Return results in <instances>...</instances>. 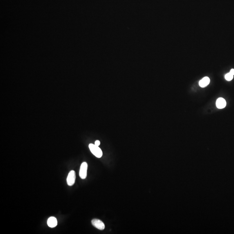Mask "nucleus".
I'll return each instance as SVG.
<instances>
[{
    "label": "nucleus",
    "instance_id": "obj_1",
    "mask_svg": "<svg viewBox=\"0 0 234 234\" xmlns=\"http://www.w3.org/2000/svg\"><path fill=\"white\" fill-rule=\"evenodd\" d=\"M89 148L91 151V153L95 155V156L98 158H101L102 156V152L99 148L98 146L96 145L95 144H90L89 145Z\"/></svg>",
    "mask_w": 234,
    "mask_h": 234
},
{
    "label": "nucleus",
    "instance_id": "obj_2",
    "mask_svg": "<svg viewBox=\"0 0 234 234\" xmlns=\"http://www.w3.org/2000/svg\"><path fill=\"white\" fill-rule=\"evenodd\" d=\"M88 164L86 162H83L81 164L80 171V176L82 179H85L87 176Z\"/></svg>",
    "mask_w": 234,
    "mask_h": 234
},
{
    "label": "nucleus",
    "instance_id": "obj_3",
    "mask_svg": "<svg viewBox=\"0 0 234 234\" xmlns=\"http://www.w3.org/2000/svg\"><path fill=\"white\" fill-rule=\"evenodd\" d=\"M75 178L76 176L75 171H70L67 178V183L68 185L69 186L73 185L75 183Z\"/></svg>",
    "mask_w": 234,
    "mask_h": 234
},
{
    "label": "nucleus",
    "instance_id": "obj_4",
    "mask_svg": "<svg viewBox=\"0 0 234 234\" xmlns=\"http://www.w3.org/2000/svg\"><path fill=\"white\" fill-rule=\"evenodd\" d=\"M91 224L99 230H103L105 229V224L100 220L93 219L91 221Z\"/></svg>",
    "mask_w": 234,
    "mask_h": 234
},
{
    "label": "nucleus",
    "instance_id": "obj_5",
    "mask_svg": "<svg viewBox=\"0 0 234 234\" xmlns=\"http://www.w3.org/2000/svg\"><path fill=\"white\" fill-rule=\"evenodd\" d=\"M216 105L218 109H223L226 105V101L223 98H218L216 102Z\"/></svg>",
    "mask_w": 234,
    "mask_h": 234
},
{
    "label": "nucleus",
    "instance_id": "obj_6",
    "mask_svg": "<svg viewBox=\"0 0 234 234\" xmlns=\"http://www.w3.org/2000/svg\"><path fill=\"white\" fill-rule=\"evenodd\" d=\"M58 222L56 218L54 217H50L47 220V225L50 228L55 227Z\"/></svg>",
    "mask_w": 234,
    "mask_h": 234
},
{
    "label": "nucleus",
    "instance_id": "obj_7",
    "mask_svg": "<svg viewBox=\"0 0 234 234\" xmlns=\"http://www.w3.org/2000/svg\"><path fill=\"white\" fill-rule=\"evenodd\" d=\"M209 82H210L209 78L208 77H205L200 81L199 85L201 87H205L209 84Z\"/></svg>",
    "mask_w": 234,
    "mask_h": 234
},
{
    "label": "nucleus",
    "instance_id": "obj_8",
    "mask_svg": "<svg viewBox=\"0 0 234 234\" xmlns=\"http://www.w3.org/2000/svg\"><path fill=\"white\" fill-rule=\"evenodd\" d=\"M233 78V75L231 74L230 73H228L225 75V79L227 81H231Z\"/></svg>",
    "mask_w": 234,
    "mask_h": 234
},
{
    "label": "nucleus",
    "instance_id": "obj_9",
    "mask_svg": "<svg viewBox=\"0 0 234 234\" xmlns=\"http://www.w3.org/2000/svg\"><path fill=\"white\" fill-rule=\"evenodd\" d=\"M95 144L96 145L98 146L100 145V142L99 141V140H96L95 142Z\"/></svg>",
    "mask_w": 234,
    "mask_h": 234
},
{
    "label": "nucleus",
    "instance_id": "obj_10",
    "mask_svg": "<svg viewBox=\"0 0 234 234\" xmlns=\"http://www.w3.org/2000/svg\"><path fill=\"white\" fill-rule=\"evenodd\" d=\"M230 73L231 74H232V75H234V69H231V70H230Z\"/></svg>",
    "mask_w": 234,
    "mask_h": 234
}]
</instances>
